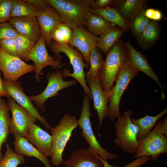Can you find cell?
Here are the masks:
<instances>
[{
    "mask_svg": "<svg viewBox=\"0 0 167 167\" xmlns=\"http://www.w3.org/2000/svg\"><path fill=\"white\" fill-rule=\"evenodd\" d=\"M19 33L36 42L42 36L36 17L12 18L9 20Z\"/></svg>",
    "mask_w": 167,
    "mask_h": 167,
    "instance_id": "20",
    "label": "cell"
},
{
    "mask_svg": "<svg viewBox=\"0 0 167 167\" xmlns=\"http://www.w3.org/2000/svg\"><path fill=\"white\" fill-rule=\"evenodd\" d=\"M100 158L103 163L105 167H116L110 165L108 163L107 160H104L100 156ZM150 160V157L143 156L136 158L135 160L128 165L122 167H141Z\"/></svg>",
    "mask_w": 167,
    "mask_h": 167,
    "instance_id": "38",
    "label": "cell"
},
{
    "mask_svg": "<svg viewBox=\"0 0 167 167\" xmlns=\"http://www.w3.org/2000/svg\"><path fill=\"white\" fill-rule=\"evenodd\" d=\"M73 31L66 24L62 22L52 32L50 36L51 39L60 44H68L72 42Z\"/></svg>",
    "mask_w": 167,
    "mask_h": 167,
    "instance_id": "32",
    "label": "cell"
},
{
    "mask_svg": "<svg viewBox=\"0 0 167 167\" xmlns=\"http://www.w3.org/2000/svg\"><path fill=\"white\" fill-rule=\"evenodd\" d=\"M15 43L18 57L24 61L33 49L36 42L19 33L15 38Z\"/></svg>",
    "mask_w": 167,
    "mask_h": 167,
    "instance_id": "30",
    "label": "cell"
},
{
    "mask_svg": "<svg viewBox=\"0 0 167 167\" xmlns=\"http://www.w3.org/2000/svg\"><path fill=\"white\" fill-rule=\"evenodd\" d=\"M145 16L149 19L153 21L161 20L162 18V12L159 10L153 8H148L144 11Z\"/></svg>",
    "mask_w": 167,
    "mask_h": 167,
    "instance_id": "40",
    "label": "cell"
},
{
    "mask_svg": "<svg viewBox=\"0 0 167 167\" xmlns=\"http://www.w3.org/2000/svg\"><path fill=\"white\" fill-rule=\"evenodd\" d=\"M85 80L91 91L93 107L97 113L99 122L98 128L100 129L105 119L108 116L107 104L109 102L108 94L97 78H91L86 76Z\"/></svg>",
    "mask_w": 167,
    "mask_h": 167,
    "instance_id": "14",
    "label": "cell"
},
{
    "mask_svg": "<svg viewBox=\"0 0 167 167\" xmlns=\"http://www.w3.org/2000/svg\"><path fill=\"white\" fill-rule=\"evenodd\" d=\"M133 113L132 110L125 111L114 124L115 143L125 152L131 154L135 153L139 143L137 139L138 127L131 120Z\"/></svg>",
    "mask_w": 167,
    "mask_h": 167,
    "instance_id": "5",
    "label": "cell"
},
{
    "mask_svg": "<svg viewBox=\"0 0 167 167\" xmlns=\"http://www.w3.org/2000/svg\"><path fill=\"white\" fill-rule=\"evenodd\" d=\"M33 5L38 10H45L52 6L47 0H26Z\"/></svg>",
    "mask_w": 167,
    "mask_h": 167,
    "instance_id": "41",
    "label": "cell"
},
{
    "mask_svg": "<svg viewBox=\"0 0 167 167\" xmlns=\"http://www.w3.org/2000/svg\"><path fill=\"white\" fill-rule=\"evenodd\" d=\"M49 48L57 58L62 59V57L60 53L62 52L68 57L70 60L73 72L71 73L70 70L67 68H62L63 78L71 77L74 78L82 86L85 93L88 96L90 99L92 100L91 90L86 81V75L84 70V68L88 69L89 66L84 62V58L81 53L69 44H60L54 41H52Z\"/></svg>",
    "mask_w": 167,
    "mask_h": 167,
    "instance_id": "3",
    "label": "cell"
},
{
    "mask_svg": "<svg viewBox=\"0 0 167 167\" xmlns=\"http://www.w3.org/2000/svg\"><path fill=\"white\" fill-rule=\"evenodd\" d=\"M161 32L160 24L156 21H151L141 33L136 37L137 44L142 49H148L158 40Z\"/></svg>",
    "mask_w": 167,
    "mask_h": 167,
    "instance_id": "22",
    "label": "cell"
},
{
    "mask_svg": "<svg viewBox=\"0 0 167 167\" xmlns=\"http://www.w3.org/2000/svg\"><path fill=\"white\" fill-rule=\"evenodd\" d=\"M124 32L122 28L116 26L109 29L98 37L96 47L101 52L106 54Z\"/></svg>",
    "mask_w": 167,
    "mask_h": 167,
    "instance_id": "25",
    "label": "cell"
},
{
    "mask_svg": "<svg viewBox=\"0 0 167 167\" xmlns=\"http://www.w3.org/2000/svg\"><path fill=\"white\" fill-rule=\"evenodd\" d=\"M144 11V8L139 11L128 25L130 30L136 37L141 33L151 21L145 16Z\"/></svg>",
    "mask_w": 167,
    "mask_h": 167,
    "instance_id": "34",
    "label": "cell"
},
{
    "mask_svg": "<svg viewBox=\"0 0 167 167\" xmlns=\"http://www.w3.org/2000/svg\"><path fill=\"white\" fill-rule=\"evenodd\" d=\"M18 33L9 22L0 23V41L8 38H15Z\"/></svg>",
    "mask_w": 167,
    "mask_h": 167,
    "instance_id": "35",
    "label": "cell"
},
{
    "mask_svg": "<svg viewBox=\"0 0 167 167\" xmlns=\"http://www.w3.org/2000/svg\"><path fill=\"white\" fill-rule=\"evenodd\" d=\"M161 122H158L151 132L139 141L134 157L147 156L156 161L161 154L167 153V138L161 132Z\"/></svg>",
    "mask_w": 167,
    "mask_h": 167,
    "instance_id": "7",
    "label": "cell"
},
{
    "mask_svg": "<svg viewBox=\"0 0 167 167\" xmlns=\"http://www.w3.org/2000/svg\"><path fill=\"white\" fill-rule=\"evenodd\" d=\"M4 85L11 97L19 105L26 109L32 115L36 118L44 126L46 130L51 129V126L46 119L40 115L37 109L32 104L29 96L24 93L21 83L17 81L13 83L3 80Z\"/></svg>",
    "mask_w": 167,
    "mask_h": 167,
    "instance_id": "13",
    "label": "cell"
},
{
    "mask_svg": "<svg viewBox=\"0 0 167 167\" xmlns=\"http://www.w3.org/2000/svg\"><path fill=\"white\" fill-rule=\"evenodd\" d=\"M104 60L100 49L97 47L92 50L90 57V68L86 76L91 78H97L103 65Z\"/></svg>",
    "mask_w": 167,
    "mask_h": 167,
    "instance_id": "31",
    "label": "cell"
},
{
    "mask_svg": "<svg viewBox=\"0 0 167 167\" xmlns=\"http://www.w3.org/2000/svg\"><path fill=\"white\" fill-rule=\"evenodd\" d=\"M46 46L42 36L25 60L26 61L32 60L34 62L35 68L34 78L38 82L41 80L40 75L45 67L50 66L54 69H58L61 67V60L49 55Z\"/></svg>",
    "mask_w": 167,
    "mask_h": 167,
    "instance_id": "12",
    "label": "cell"
},
{
    "mask_svg": "<svg viewBox=\"0 0 167 167\" xmlns=\"http://www.w3.org/2000/svg\"><path fill=\"white\" fill-rule=\"evenodd\" d=\"M89 12L100 16L116 26L122 28L125 32H128L130 30L128 23L115 8H101L90 7Z\"/></svg>",
    "mask_w": 167,
    "mask_h": 167,
    "instance_id": "23",
    "label": "cell"
},
{
    "mask_svg": "<svg viewBox=\"0 0 167 167\" xmlns=\"http://www.w3.org/2000/svg\"><path fill=\"white\" fill-rule=\"evenodd\" d=\"M36 17L46 45L49 47L52 41V32L62 22L52 6L45 10H38Z\"/></svg>",
    "mask_w": 167,
    "mask_h": 167,
    "instance_id": "18",
    "label": "cell"
},
{
    "mask_svg": "<svg viewBox=\"0 0 167 167\" xmlns=\"http://www.w3.org/2000/svg\"><path fill=\"white\" fill-rule=\"evenodd\" d=\"M62 164L64 167H105L100 156L89 147L74 151Z\"/></svg>",
    "mask_w": 167,
    "mask_h": 167,
    "instance_id": "17",
    "label": "cell"
},
{
    "mask_svg": "<svg viewBox=\"0 0 167 167\" xmlns=\"http://www.w3.org/2000/svg\"><path fill=\"white\" fill-rule=\"evenodd\" d=\"M6 149L5 154L0 161V167H17L25 163L24 156L16 152L6 143Z\"/></svg>",
    "mask_w": 167,
    "mask_h": 167,
    "instance_id": "33",
    "label": "cell"
},
{
    "mask_svg": "<svg viewBox=\"0 0 167 167\" xmlns=\"http://www.w3.org/2000/svg\"><path fill=\"white\" fill-rule=\"evenodd\" d=\"M167 113V108L166 107L155 116L146 115L138 119L131 118L132 122L139 128L137 137V141H139L147 136L154 128L158 121Z\"/></svg>",
    "mask_w": 167,
    "mask_h": 167,
    "instance_id": "24",
    "label": "cell"
},
{
    "mask_svg": "<svg viewBox=\"0 0 167 167\" xmlns=\"http://www.w3.org/2000/svg\"><path fill=\"white\" fill-rule=\"evenodd\" d=\"M85 25L90 32L97 36L116 26L100 16L89 12L87 16Z\"/></svg>",
    "mask_w": 167,
    "mask_h": 167,
    "instance_id": "27",
    "label": "cell"
},
{
    "mask_svg": "<svg viewBox=\"0 0 167 167\" xmlns=\"http://www.w3.org/2000/svg\"><path fill=\"white\" fill-rule=\"evenodd\" d=\"M10 107L4 99L0 98V161L3 158L2 153L3 144L6 143L10 134L11 120Z\"/></svg>",
    "mask_w": 167,
    "mask_h": 167,
    "instance_id": "26",
    "label": "cell"
},
{
    "mask_svg": "<svg viewBox=\"0 0 167 167\" xmlns=\"http://www.w3.org/2000/svg\"><path fill=\"white\" fill-rule=\"evenodd\" d=\"M128 51L126 43L119 39L106 53L103 65L97 78L108 93L122 67L127 63Z\"/></svg>",
    "mask_w": 167,
    "mask_h": 167,
    "instance_id": "1",
    "label": "cell"
},
{
    "mask_svg": "<svg viewBox=\"0 0 167 167\" xmlns=\"http://www.w3.org/2000/svg\"><path fill=\"white\" fill-rule=\"evenodd\" d=\"M78 120L75 115L66 113L59 123L50 129L52 145L50 157L53 166L58 167L63 164V152L72 131L78 126Z\"/></svg>",
    "mask_w": 167,
    "mask_h": 167,
    "instance_id": "4",
    "label": "cell"
},
{
    "mask_svg": "<svg viewBox=\"0 0 167 167\" xmlns=\"http://www.w3.org/2000/svg\"><path fill=\"white\" fill-rule=\"evenodd\" d=\"M13 0H0V23L11 18V8Z\"/></svg>",
    "mask_w": 167,
    "mask_h": 167,
    "instance_id": "36",
    "label": "cell"
},
{
    "mask_svg": "<svg viewBox=\"0 0 167 167\" xmlns=\"http://www.w3.org/2000/svg\"><path fill=\"white\" fill-rule=\"evenodd\" d=\"M0 46L9 54L18 56L15 47V38H8L3 39L0 41Z\"/></svg>",
    "mask_w": 167,
    "mask_h": 167,
    "instance_id": "37",
    "label": "cell"
},
{
    "mask_svg": "<svg viewBox=\"0 0 167 167\" xmlns=\"http://www.w3.org/2000/svg\"><path fill=\"white\" fill-rule=\"evenodd\" d=\"M126 43L128 51L127 63L133 69L143 72L154 80L160 86L162 92V98L163 99L165 96L162 85L146 57L141 53L137 51L129 41Z\"/></svg>",
    "mask_w": 167,
    "mask_h": 167,
    "instance_id": "16",
    "label": "cell"
},
{
    "mask_svg": "<svg viewBox=\"0 0 167 167\" xmlns=\"http://www.w3.org/2000/svg\"><path fill=\"white\" fill-rule=\"evenodd\" d=\"M139 73V71L127 63L120 70L115 81V85L108 93L109 102L108 105V117L110 121L113 122L120 116V103L122 96L130 82Z\"/></svg>",
    "mask_w": 167,
    "mask_h": 167,
    "instance_id": "6",
    "label": "cell"
},
{
    "mask_svg": "<svg viewBox=\"0 0 167 167\" xmlns=\"http://www.w3.org/2000/svg\"><path fill=\"white\" fill-rule=\"evenodd\" d=\"M35 71L34 65L28 64L19 57L9 54L0 46V71L4 80L15 83L22 75Z\"/></svg>",
    "mask_w": 167,
    "mask_h": 167,
    "instance_id": "10",
    "label": "cell"
},
{
    "mask_svg": "<svg viewBox=\"0 0 167 167\" xmlns=\"http://www.w3.org/2000/svg\"><path fill=\"white\" fill-rule=\"evenodd\" d=\"M25 138L46 157H50L52 145V137L40 126L34 123L31 126Z\"/></svg>",
    "mask_w": 167,
    "mask_h": 167,
    "instance_id": "19",
    "label": "cell"
},
{
    "mask_svg": "<svg viewBox=\"0 0 167 167\" xmlns=\"http://www.w3.org/2000/svg\"><path fill=\"white\" fill-rule=\"evenodd\" d=\"M37 11L33 5L26 0H13L11 8V18L36 16Z\"/></svg>",
    "mask_w": 167,
    "mask_h": 167,
    "instance_id": "29",
    "label": "cell"
},
{
    "mask_svg": "<svg viewBox=\"0 0 167 167\" xmlns=\"http://www.w3.org/2000/svg\"><path fill=\"white\" fill-rule=\"evenodd\" d=\"M148 0H123L116 9L129 24Z\"/></svg>",
    "mask_w": 167,
    "mask_h": 167,
    "instance_id": "28",
    "label": "cell"
},
{
    "mask_svg": "<svg viewBox=\"0 0 167 167\" xmlns=\"http://www.w3.org/2000/svg\"><path fill=\"white\" fill-rule=\"evenodd\" d=\"M62 21L74 30L85 25L88 9L93 0H47Z\"/></svg>",
    "mask_w": 167,
    "mask_h": 167,
    "instance_id": "2",
    "label": "cell"
},
{
    "mask_svg": "<svg viewBox=\"0 0 167 167\" xmlns=\"http://www.w3.org/2000/svg\"><path fill=\"white\" fill-rule=\"evenodd\" d=\"M7 104L12 114L9 133H17L25 138L31 126L37 119L25 108L18 105L11 97L8 98Z\"/></svg>",
    "mask_w": 167,
    "mask_h": 167,
    "instance_id": "11",
    "label": "cell"
},
{
    "mask_svg": "<svg viewBox=\"0 0 167 167\" xmlns=\"http://www.w3.org/2000/svg\"><path fill=\"white\" fill-rule=\"evenodd\" d=\"M46 76L48 83L45 89L38 95L29 96L32 101L42 112L45 111V107L44 104L48 99L57 96L59 91L74 86L77 83L75 79L64 80L62 71L59 68L54 72H48Z\"/></svg>",
    "mask_w": 167,
    "mask_h": 167,
    "instance_id": "9",
    "label": "cell"
},
{
    "mask_svg": "<svg viewBox=\"0 0 167 167\" xmlns=\"http://www.w3.org/2000/svg\"><path fill=\"white\" fill-rule=\"evenodd\" d=\"M161 131L162 134L167 138V116H166L161 122Z\"/></svg>",
    "mask_w": 167,
    "mask_h": 167,
    "instance_id": "43",
    "label": "cell"
},
{
    "mask_svg": "<svg viewBox=\"0 0 167 167\" xmlns=\"http://www.w3.org/2000/svg\"><path fill=\"white\" fill-rule=\"evenodd\" d=\"M2 74L0 72V98L2 96H4L9 98L11 96L4 85Z\"/></svg>",
    "mask_w": 167,
    "mask_h": 167,
    "instance_id": "42",
    "label": "cell"
},
{
    "mask_svg": "<svg viewBox=\"0 0 167 167\" xmlns=\"http://www.w3.org/2000/svg\"><path fill=\"white\" fill-rule=\"evenodd\" d=\"M89 99L88 96L85 95L80 116L78 120V126L81 129V134L88 144V147L103 159L107 161L117 159L118 157L117 155L109 152L101 146L94 135L90 119L92 114Z\"/></svg>",
    "mask_w": 167,
    "mask_h": 167,
    "instance_id": "8",
    "label": "cell"
},
{
    "mask_svg": "<svg viewBox=\"0 0 167 167\" xmlns=\"http://www.w3.org/2000/svg\"><path fill=\"white\" fill-rule=\"evenodd\" d=\"M71 47H76L82 55L86 64L90 66V57L92 49L96 47L98 36H94L83 27L73 30Z\"/></svg>",
    "mask_w": 167,
    "mask_h": 167,
    "instance_id": "15",
    "label": "cell"
},
{
    "mask_svg": "<svg viewBox=\"0 0 167 167\" xmlns=\"http://www.w3.org/2000/svg\"><path fill=\"white\" fill-rule=\"evenodd\" d=\"M13 142L15 151L19 154L29 157H35L44 165L45 167H52L49 160L33 145L28 142L25 138L17 133L14 134Z\"/></svg>",
    "mask_w": 167,
    "mask_h": 167,
    "instance_id": "21",
    "label": "cell"
},
{
    "mask_svg": "<svg viewBox=\"0 0 167 167\" xmlns=\"http://www.w3.org/2000/svg\"><path fill=\"white\" fill-rule=\"evenodd\" d=\"M123 0H95L91 7L101 8L113 7L116 8Z\"/></svg>",
    "mask_w": 167,
    "mask_h": 167,
    "instance_id": "39",
    "label": "cell"
}]
</instances>
